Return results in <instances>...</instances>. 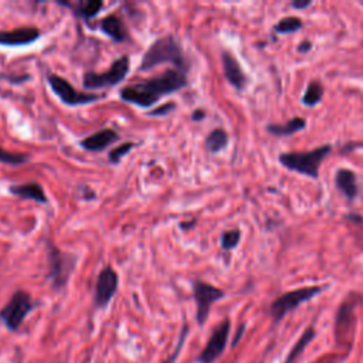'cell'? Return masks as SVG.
<instances>
[{"mask_svg": "<svg viewBox=\"0 0 363 363\" xmlns=\"http://www.w3.org/2000/svg\"><path fill=\"white\" fill-rule=\"evenodd\" d=\"M187 84V72L177 68H169L153 78L123 86L119 96L125 102L138 105L140 108H149L159 102L163 96L184 88Z\"/></svg>", "mask_w": 363, "mask_h": 363, "instance_id": "cell-1", "label": "cell"}, {"mask_svg": "<svg viewBox=\"0 0 363 363\" xmlns=\"http://www.w3.org/2000/svg\"><path fill=\"white\" fill-rule=\"evenodd\" d=\"M160 64H173L174 68L189 72V61L179 41L172 34L160 37L149 45L142 57L139 69L147 71Z\"/></svg>", "mask_w": 363, "mask_h": 363, "instance_id": "cell-2", "label": "cell"}, {"mask_svg": "<svg viewBox=\"0 0 363 363\" xmlns=\"http://www.w3.org/2000/svg\"><path fill=\"white\" fill-rule=\"evenodd\" d=\"M332 150V145H322L306 152H285L279 153L278 160L286 169L311 179L319 177V169L323 159Z\"/></svg>", "mask_w": 363, "mask_h": 363, "instance_id": "cell-3", "label": "cell"}, {"mask_svg": "<svg viewBox=\"0 0 363 363\" xmlns=\"http://www.w3.org/2000/svg\"><path fill=\"white\" fill-rule=\"evenodd\" d=\"M325 288L326 286L312 285V286L298 288V289H294V291H289V292H285V294L279 295L269 305V313L272 316L274 323L281 322L286 313H289L291 311L298 308L301 303H303L306 301H311L318 294L325 291Z\"/></svg>", "mask_w": 363, "mask_h": 363, "instance_id": "cell-4", "label": "cell"}, {"mask_svg": "<svg viewBox=\"0 0 363 363\" xmlns=\"http://www.w3.org/2000/svg\"><path fill=\"white\" fill-rule=\"evenodd\" d=\"M129 72V57L122 55L112 62L109 69L104 72L85 71L82 75V86L85 89H102L111 88L119 84Z\"/></svg>", "mask_w": 363, "mask_h": 363, "instance_id": "cell-5", "label": "cell"}, {"mask_svg": "<svg viewBox=\"0 0 363 363\" xmlns=\"http://www.w3.org/2000/svg\"><path fill=\"white\" fill-rule=\"evenodd\" d=\"M48 257V278L55 291L65 286L71 272L75 268V257L69 252L61 251L51 241L47 242Z\"/></svg>", "mask_w": 363, "mask_h": 363, "instance_id": "cell-6", "label": "cell"}, {"mask_svg": "<svg viewBox=\"0 0 363 363\" xmlns=\"http://www.w3.org/2000/svg\"><path fill=\"white\" fill-rule=\"evenodd\" d=\"M34 305L35 303L28 292L21 289L16 291L10 301L0 309V319L9 330H17Z\"/></svg>", "mask_w": 363, "mask_h": 363, "instance_id": "cell-7", "label": "cell"}, {"mask_svg": "<svg viewBox=\"0 0 363 363\" xmlns=\"http://www.w3.org/2000/svg\"><path fill=\"white\" fill-rule=\"evenodd\" d=\"M47 81H48L52 92L60 98V101L65 105H69V106L85 105V104H91V102H95V101L104 98V95H96V94H91V92H81V91L75 89L69 84V81H67L65 78H62L57 74H48Z\"/></svg>", "mask_w": 363, "mask_h": 363, "instance_id": "cell-8", "label": "cell"}, {"mask_svg": "<svg viewBox=\"0 0 363 363\" xmlns=\"http://www.w3.org/2000/svg\"><path fill=\"white\" fill-rule=\"evenodd\" d=\"M224 295L225 294L223 289L208 282H204L200 279L193 282V296L196 301V320L199 325L206 323L211 305L218 299L224 298Z\"/></svg>", "mask_w": 363, "mask_h": 363, "instance_id": "cell-9", "label": "cell"}, {"mask_svg": "<svg viewBox=\"0 0 363 363\" xmlns=\"http://www.w3.org/2000/svg\"><path fill=\"white\" fill-rule=\"evenodd\" d=\"M231 323L228 319H224L211 333L210 339L207 340L204 349L197 356L199 363H214L221 353L225 350L228 335H230Z\"/></svg>", "mask_w": 363, "mask_h": 363, "instance_id": "cell-10", "label": "cell"}, {"mask_svg": "<svg viewBox=\"0 0 363 363\" xmlns=\"http://www.w3.org/2000/svg\"><path fill=\"white\" fill-rule=\"evenodd\" d=\"M116 289H118V274L111 265H106L99 271L96 277L95 292H94L95 306L105 308L111 302Z\"/></svg>", "mask_w": 363, "mask_h": 363, "instance_id": "cell-11", "label": "cell"}, {"mask_svg": "<svg viewBox=\"0 0 363 363\" xmlns=\"http://www.w3.org/2000/svg\"><path fill=\"white\" fill-rule=\"evenodd\" d=\"M41 37V31L34 26L18 27L13 30H0V45L18 47L28 45Z\"/></svg>", "mask_w": 363, "mask_h": 363, "instance_id": "cell-12", "label": "cell"}, {"mask_svg": "<svg viewBox=\"0 0 363 363\" xmlns=\"http://www.w3.org/2000/svg\"><path fill=\"white\" fill-rule=\"evenodd\" d=\"M354 295H350L347 299H345L337 309L336 313V325H335V332L336 337L339 342H343L349 333L352 332V326L354 323V308L356 302L353 301Z\"/></svg>", "mask_w": 363, "mask_h": 363, "instance_id": "cell-13", "label": "cell"}, {"mask_svg": "<svg viewBox=\"0 0 363 363\" xmlns=\"http://www.w3.org/2000/svg\"><path fill=\"white\" fill-rule=\"evenodd\" d=\"M221 64H223L224 77L230 82V85H233L237 91H242L248 84V77L242 71L237 58L230 51H223Z\"/></svg>", "mask_w": 363, "mask_h": 363, "instance_id": "cell-14", "label": "cell"}, {"mask_svg": "<svg viewBox=\"0 0 363 363\" xmlns=\"http://www.w3.org/2000/svg\"><path fill=\"white\" fill-rule=\"evenodd\" d=\"M119 139V135L111 129V128H104L84 139L79 140V146L84 147L85 150L89 152H102L112 143H115Z\"/></svg>", "mask_w": 363, "mask_h": 363, "instance_id": "cell-15", "label": "cell"}, {"mask_svg": "<svg viewBox=\"0 0 363 363\" xmlns=\"http://www.w3.org/2000/svg\"><path fill=\"white\" fill-rule=\"evenodd\" d=\"M335 186L349 201L354 200L359 193L357 176L352 169H337L335 173Z\"/></svg>", "mask_w": 363, "mask_h": 363, "instance_id": "cell-16", "label": "cell"}, {"mask_svg": "<svg viewBox=\"0 0 363 363\" xmlns=\"http://www.w3.org/2000/svg\"><path fill=\"white\" fill-rule=\"evenodd\" d=\"M99 30L116 43H123L129 40L128 28L125 23L116 14H108L99 21Z\"/></svg>", "mask_w": 363, "mask_h": 363, "instance_id": "cell-17", "label": "cell"}, {"mask_svg": "<svg viewBox=\"0 0 363 363\" xmlns=\"http://www.w3.org/2000/svg\"><path fill=\"white\" fill-rule=\"evenodd\" d=\"M9 191L13 196L26 199V200H33L40 204H45L48 201V197L45 196V191L40 183L35 182H28V183H16L9 186Z\"/></svg>", "mask_w": 363, "mask_h": 363, "instance_id": "cell-18", "label": "cell"}, {"mask_svg": "<svg viewBox=\"0 0 363 363\" xmlns=\"http://www.w3.org/2000/svg\"><path fill=\"white\" fill-rule=\"evenodd\" d=\"M306 128V121L301 116H295L285 123H269L267 125V132L275 136H291Z\"/></svg>", "mask_w": 363, "mask_h": 363, "instance_id": "cell-19", "label": "cell"}, {"mask_svg": "<svg viewBox=\"0 0 363 363\" xmlns=\"http://www.w3.org/2000/svg\"><path fill=\"white\" fill-rule=\"evenodd\" d=\"M60 4L62 6H67V7H71L74 10V13L81 17V18H85V20H91L94 18L99 11L101 9L104 7V3L101 0H88V1H78L75 4H71V3H67V1H60Z\"/></svg>", "mask_w": 363, "mask_h": 363, "instance_id": "cell-20", "label": "cell"}, {"mask_svg": "<svg viewBox=\"0 0 363 363\" xmlns=\"http://www.w3.org/2000/svg\"><path fill=\"white\" fill-rule=\"evenodd\" d=\"M315 336H316L315 329L312 326L306 328L303 330V333L299 336V339L295 342V345L292 346V349L289 350V353L286 354V357L282 363H294L299 357V354L306 349V346L313 340Z\"/></svg>", "mask_w": 363, "mask_h": 363, "instance_id": "cell-21", "label": "cell"}, {"mask_svg": "<svg viewBox=\"0 0 363 363\" xmlns=\"http://www.w3.org/2000/svg\"><path fill=\"white\" fill-rule=\"evenodd\" d=\"M228 145V135L223 128H216L213 129L204 140V146L208 152L211 153H218L221 152L225 146Z\"/></svg>", "mask_w": 363, "mask_h": 363, "instance_id": "cell-22", "label": "cell"}, {"mask_svg": "<svg viewBox=\"0 0 363 363\" xmlns=\"http://www.w3.org/2000/svg\"><path fill=\"white\" fill-rule=\"evenodd\" d=\"M323 98V85L318 79H312L302 95V104L306 106H315L318 105Z\"/></svg>", "mask_w": 363, "mask_h": 363, "instance_id": "cell-23", "label": "cell"}, {"mask_svg": "<svg viewBox=\"0 0 363 363\" xmlns=\"http://www.w3.org/2000/svg\"><path fill=\"white\" fill-rule=\"evenodd\" d=\"M303 26L302 20L299 17L295 16H289V17H284L281 18L275 26H274V31L279 33V34H289V33H295L298 30H301Z\"/></svg>", "mask_w": 363, "mask_h": 363, "instance_id": "cell-24", "label": "cell"}, {"mask_svg": "<svg viewBox=\"0 0 363 363\" xmlns=\"http://www.w3.org/2000/svg\"><path fill=\"white\" fill-rule=\"evenodd\" d=\"M30 160V156L26 153H13V152H7L0 146V162L10 164V166H18V164H24Z\"/></svg>", "mask_w": 363, "mask_h": 363, "instance_id": "cell-25", "label": "cell"}, {"mask_svg": "<svg viewBox=\"0 0 363 363\" xmlns=\"http://www.w3.org/2000/svg\"><path fill=\"white\" fill-rule=\"evenodd\" d=\"M240 237H241V231L238 228H233V230H227L221 234L220 242H221V248L225 251L234 250L238 242H240Z\"/></svg>", "mask_w": 363, "mask_h": 363, "instance_id": "cell-26", "label": "cell"}, {"mask_svg": "<svg viewBox=\"0 0 363 363\" xmlns=\"http://www.w3.org/2000/svg\"><path fill=\"white\" fill-rule=\"evenodd\" d=\"M133 146H135V143H132V142H125V143L119 145L118 147L111 149V150H109V153H108V159H109V162H111V163H113V164L119 163V160H121L126 153H129V152H130V149H132Z\"/></svg>", "mask_w": 363, "mask_h": 363, "instance_id": "cell-27", "label": "cell"}, {"mask_svg": "<svg viewBox=\"0 0 363 363\" xmlns=\"http://www.w3.org/2000/svg\"><path fill=\"white\" fill-rule=\"evenodd\" d=\"M187 330H189V328H187V326H184V328H183V330H182V333H180V337H179V343H177L176 350L172 353V356H170L164 363H173V362L176 360V357L179 356V353H180L182 347H183V342H184V339H186V333H187Z\"/></svg>", "mask_w": 363, "mask_h": 363, "instance_id": "cell-28", "label": "cell"}, {"mask_svg": "<svg viewBox=\"0 0 363 363\" xmlns=\"http://www.w3.org/2000/svg\"><path fill=\"white\" fill-rule=\"evenodd\" d=\"M174 108H176V105H174L173 102H164V104H162L159 108H156V109H153L152 112H149V115H153V116L167 115V113L172 112Z\"/></svg>", "mask_w": 363, "mask_h": 363, "instance_id": "cell-29", "label": "cell"}, {"mask_svg": "<svg viewBox=\"0 0 363 363\" xmlns=\"http://www.w3.org/2000/svg\"><path fill=\"white\" fill-rule=\"evenodd\" d=\"M311 4H312V1H311V0H294V1L291 3V6H292V7H295V9H298V10L306 9V7H309Z\"/></svg>", "mask_w": 363, "mask_h": 363, "instance_id": "cell-30", "label": "cell"}, {"mask_svg": "<svg viewBox=\"0 0 363 363\" xmlns=\"http://www.w3.org/2000/svg\"><path fill=\"white\" fill-rule=\"evenodd\" d=\"M312 48V43L311 41H302L299 45H298V52H306Z\"/></svg>", "mask_w": 363, "mask_h": 363, "instance_id": "cell-31", "label": "cell"}, {"mask_svg": "<svg viewBox=\"0 0 363 363\" xmlns=\"http://www.w3.org/2000/svg\"><path fill=\"white\" fill-rule=\"evenodd\" d=\"M204 116H206V112H204L203 109H196V111L191 113V119H193V121H201V119H204Z\"/></svg>", "mask_w": 363, "mask_h": 363, "instance_id": "cell-32", "label": "cell"}, {"mask_svg": "<svg viewBox=\"0 0 363 363\" xmlns=\"http://www.w3.org/2000/svg\"><path fill=\"white\" fill-rule=\"evenodd\" d=\"M244 329H245V325H244V323L240 325V328H238V330H237V333H235V337H234V340H233V347H234V346L238 343V340L241 339V335H242Z\"/></svg>", "mask_w": 363, "mask_h": 363, "instance_id": "cell-33", "label": "cell"}]
</instances>
